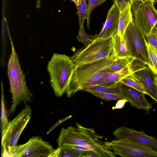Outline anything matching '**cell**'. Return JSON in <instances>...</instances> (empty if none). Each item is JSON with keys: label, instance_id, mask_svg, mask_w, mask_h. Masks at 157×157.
Listing matches in <instances>:
<instances>
[{"label": "cell", "instance_id": "obj_1", "mask_svg": "<svg viewBox=\"0 0 157 157\" xmlns=\"http://www.w3.org/2000/svg\"><path fill=\"white\" fill-rule=\"evenodd\" d=\"M75 127L63 128L56 141L58 147L79 145L94 152L98 157H115L109 142L102 140L103 136L96 133L94 128L84 127L76 122Z\"/></svg>", "mask_w": 157, "mask_h": 157}, {"label": "cell", "instance_id": "obj_2", "mask_svg": "<svg viewBox=\"0 0 157 157\" xmlns=\"http://www.w3.org/2000/svg\"><path fill=\"white\" fill-rule=\"evenodd\" d=\"M115 58L112 54L108 58L79 66L75 68L66 91L67 97L85 87L96 85L105 75L110 73L108 67Z\"/></svg>", "mask_w": 157, "mask_h": 157}, {"label": "cell", "instance_id": "obj_3", "mask_svg": "<svg viewBox=\"0 0 157 157\" xmlns=\"http://www.w3.org/2000/svg\"><path fill=\"white\" fill-rule=\"evenodd\" d=\"M10 38L12 50L8 64L7 74L13 101L9 115L14 113L21 101L25 103L29 101L32 95L27 87L18 56L10 36Z\"/></svg>", "mask_w": 157, "mask_h": 157}, {"label": "cell", "instance_id": "obj_4", "mask_svg": "<svg viewBox=\"0 0 157 157\" xmlns=\"http://www.w3.org/2000/svg\"><path fill=\"white\" fill-rule=\"evenodd\" d=\"M47 69L50 82L55 95L60 97L66 92L74 70L70 57L54 53L48 62Z\"/></svg>", "mask_w": 157, "mask_h": 157}, {"label": "cell", "instance_id": "obj_5", "mask_svg": "<svg viewBox=\"0 0 157 157\" xmlns=\"http://www.w3.org/2000/svg\"><path fill=\"white\" fill-rule=\"evenodd\" d=\"M58 149H54L39 136L32 137L26 143L9 147L2 156L10 157H58Z\"/></svg>", "mask_w": 157, "mask_h": 157}, {"label": "cell", "instance_id": "obj_6", "mask_svg": "<svg viewBox=\"0 0 157 157\" xmlns=\"http://www.w3.org/2000/svg\"><path fill=\"white\" fill-rule=\"evenodd\" d=\"M113 38L95 39L86 47L78 50L71 57L74 69L84 64L109 57L113 52Z\"/></svg>", "mask_w": 157, "mask_h": 157}, {"label": "cell", "instance_id": "obj_7", "mask_svg": "<svg viewBox=\"0 0 157 157\" xmlns=\"http://www.w3.org/2000/svg\"><path fill=\"white\" fill-rule=\"evenodd\" d=\"M134 2L131 6L133 22L140 32L146 38L157 22V10L154 3L150 1L140 3Z\"/></svg>", "mask_w": 157, "mask_h": 157}, {"label": "cell", "instance_id": "obj_8", "mask_svg": "<svg viewBox=\"0 0 157 157\" xmlns=\"http://www.w3.org/2000/svg\"><path fill=\"white\" fill-rule=\"evenodd\" d=\"M32 109L26 105L15 118L10 121L6 128L2 131L1 139L2 153L10 147L17 145L18 139L29 121Z\"/></svg>", "mask_w": 157, "mask_h": 157}, {"label": "cell", "instance_id": "obj_9", "mask_svg": "<svg viewBox=\"0 0 157 157\" xmlns=\"http://www.w3.org/2000/svg\"><path fill=\"white\" fill-rule=\"evenodd\" d=\"M129 56L144 65H148L145 37L132 21L123 36Z\"/></svg>", "mask_w": 157, "mask_h": 157}, {"label": "cell", "instance_id": "obj_10", "mask_svg": "<svg viewBox=\"0 0 157 157\" xmlns=\"http://www.w3.org/2000/svg\"><path fill=\"white\" fill-rule=\"evenodd\" d=\"M109 144L116 155L122 157H157V151L134 141L116 139L109 142Z\"/></svg>", "mask_w": 157, "mask_h": 157}, {"label": "cell", "instance_id": "obj_11", "mask_svg": "<svg viewBox=\"0 0 157 157\" xmlns=\"http://www.w3.org/2000/svg\"><path fill=\"white\" fill-rule=\"evenodd\" d=\"M130 75L157 103V75L148 66L136 69Z\"/></svg>", "mask_w": 157, "mask_h": 157}, {"label": "cell", "instance_id": "obj_12", "mask_svg": "<svg viewBox=\"0 0 157 157\" xmlns=\"http://www.w3.org/2000/svg\"><path fill=\"white\" fill-rule=\"evenodd\" d=\"M113 133L116 139L134 141L157 151V138L147 135L143 130L138 131L123 126L117 128Z\"/></svg>", "mask_w": 157, "mask_h": 157}, {"label": "cell", "instance_id": "obj_13", "mask_svg": "<svg viewBox=\"0 0 157 157\" xmlns=\"http://www.w3.org/2000/svg\"><path fill=\"white\" fill-rule=\"evenodd\" d=\"M120 11L113 4L108 12L106 19L104 23L97 39L113 37L117 34Z\"/></svg>", "mask_w": 157, "mask_h": 157}, {"label": "cell", "instance_id": "obj_14", "mask_svg": "<svg viewBox=\"0 0 157 157\" xmlns=\"http://www.w3.org/2000/svg\"><path fill=\"white\" fill-rule=\"evenodd\" d=\"M118 84L131 106L147 111L152 108V104L146 99L144 93L121 82Z\"/></svg>", "mask_w": 157, "mask_h": 157}, {"label": "cell", "instance_id": "obj_15", "mask_svg": "<svg viewBox=\"0 0 157 157\" xmlns=\"http://www.w3.org/2000/svg\"><path fill=\"white\" fill-rule=\"evenodd\" d=\"M134 61L121 70L105 75L98 80L96 85L109 86H117L122 79L132 73L131 66Z\"/></svg>", "mask_w": 157, "mask_h": 157}, {"label": "cell", "instance_id": "obj_16", "mask_svg": "<svg viewBox=\"0 0 157 157\" xmlns=\"http://www.w3.org/2000/svg\"><path fill=\"white\" fill-rule=\"evenodd\" d=\"M113 49L115 58L126 57L129 56L125 40L123 37L117 34L113 37Z\"/></svg>", "mask_w": 157, "mask_h": 157}, {"label": "cell", "instance_id": "obj_17", "mask_svg": "<svg viewBox=\"0 0 157 157\" xmlns=\"http://www.w3.org/2000/svg\"><path fill=\"white\" fill-rule=\"evenodd\" d=\"M131 6L130 5L120 12L117 34L122 37L129 24L133 21Z\"/></svg>", "mask_w": 157, "mask_h": 157}, {"label": "cell", "instance_id": "obj_18", "mask_svg": "<svg viewBox=\"0 0 157 157\" xmlns=\"http://www.w3.org/2000/svg\"><path fill=\"white\" fill-rule=\"evenodd\" d=\"M82 90L87 92L93 91L123 94L121 88L118 83L116 86H111L96 85L85 87Z\"/></svg>", "mask_w": 157, "mask_h": 157}, {"label": "cell", "instance_id": "obj_19", "mask_svg": "<svg viewBox=\"0 0 157 157\" xmlns=\"http://www.w3.org/2000/svg\"><path fill=\"white\" fill-rule=\"evenodd\" d=\"M145 42L147 49L148 66L157 75V52L146 40Z\"/></svg>", "mask_w": 157, "mask_h": 157}, {"label": "cell", "instance_id": "obj_20", "mask_svg": "<svg viewBox=\"0 0 157 157\" xmlns=\"http://www.w3.org/2000/svg\"><path fill=\"white\" fill-rule=\"evenodd\" d=\"M77 9L79 27L83 26L84 21L86 18L88 5L86 0H72Z\"/></svg>", "mask_w": 157, "mask_h": 157}, {"label": "cell", "instance_id": "obj_21", "mask_svg": "<svg viewBox=\"0 0 157 157\" xmlns=\"http://www.w3.org/2000/svg\"><path fill=\"white\" fill-rule=\"evenodd\" d=\"M135 60V59L130 56L115 58L113 63L108 69L110 73L121 70Z\"/></svg>", "mask_w": 157, "mask_h": 157}, {"label": "cell", "instance_id": "obj_22", "mask_svg": "<svg viewBox=\"0 0 157 157\" xmlns=\"http://www.w3.org/2000/svg\"><path fill=\"white\" fill-rule=\"evenodd\" d=\"M79 32L77 37L79 42L83 43L86 47L90 44L98 36V34L90 35L86 32L83 26L79 27Z\"/></svg>", "mask_w": 157, "mask_h": 157}, {"label": "cell", "instance_id": "obj_23", "mask_svg": "<svg viewBox=\"0 0 157 157\" xmlns=\"http://www.w3.org/2000/svg\"><path fill=\"white\" fill-rule=\"evenodd\" d=\"M88 92L91 93L97 98L106 101L116 100L120 99H127L124 94L93 91H89Z\"/></svg>", "mask_w": 157, "mask_h": 157}, {"label": "cell", "instance_id": "obj_24", "mask_svg": "<svg viewBox=\"0 0 157 157\" xmlns=\"http://www.w3.org/2000/svg\"><path fill=\"white\" fill-rule=\"evenodd\" d=\"M58 157H82L81 154L69 146L58 147Z\"/></svg>", "mask_w": 157, "mask_h": 157}, {"label": "cell", "instance_id": "obj_25", "mask_svg": "<svg viewBox=\"0 0 157 157\" xmlns=\"http://www.w3.org/2000/svg\"><path fill=\"white\" fill-rule=\"evenodd\" d=\"M1 118L2 130L5 129L7 127L9 121L6 115L5 109V101L4 95L3 87L2 83L1 84Z\"/></svg>", "mask_w": 157, "mask_h": 157}, {"label": "cell", "instance_id": "obj_26", "mask_svg": "<svg viewBox=\"0 0 157 157\" xmlns=\"http://www.w3.org/2000/svg\"><path fill=\"white\" fill-rule=\"evenodd\" d=\"M106 0H88V3L86 16L87 28L90 30V23L91 13L94 9L105 2Z\"/></svg>", "mask_w": 157, "mask_h": 157}, {"label": "cell", "instance_id": "obj_27", "mask_svg": "<svg viewBox=\"0 0 157 157\" xmlns=\"http://www.w3.org/2000/svg\"><path fill=\"white\" fill-rule=\"evenodd\" d=\"M120 82L138 90L147 95V93L141 85L130 75L124 78Z\"/></svg>", "mask_w": 157, "mask_h": 157}, {"label": "cell", "instance_id": "obj_28", "mask_svg": "<svg viewBox=\"0 0 157 157\" xmlns=\"http://www.w3.org/2000/svg\"><path fill=\"white\" fill-rule=\"evenodd\" d=\"M135 0H113V4L116 5L120 12L128 6L132 5Z\"/></svg>", "mask_w": 157, "mask_h": 157}, {"label": "cell", "instance_id": "obj_29", "mask_svg": "<svg viewBox=\"0 0 157 157\" xmlns=\"http://www.w3.org/2000/svg\"><path fill=\"white\" fill-rule=\"evenodd\" d=\"M146 38L147 42L154 47L157 52V38L154 32L151 31Z\"/></svg>", "mask_w": 157, "mask_h": 157}, {"label": "cell", "instance_id": "obj_30", "mask_svg": "<svg viewBox=\"0 0 157 157\" xmlns=\"http://www.w3.org/2000/svg\"><path fill=\"white\" fill-rule=\"evenodd\" d=\"M128 102L126 99H120L117 101L115 106L112 107L113 109H121L124 106L125 103Z\"/></svg>", "mask_w": 157, "mask_h": 157}, {"label": "cell", "instance_id": "obj_31", "mask_svg": "<svg viewBox=\"0 0 157 157\" xmlns=\"http://www.w3.org/2000/svg\"><path fill=\"white\" fill-rule=\"evenodd\" d=\"M82 157H98L96 154L90 150L86 151L81 154Z\"/></svg>", "mask_w": 157, "mask_h": 157}, {"label": "cell", "instance_id": "obj_32", "mask_svg": "<svg viewBox=\"0 0 157 157\" xmlns=\"http://www.w3.org/2000/svg\"><path fill=\"white\" fill-rule=\"evenodd\" d=\"M69 146L81 154L85 151L90 150L86 148L78 145H70Z\"/></svg>", "mask_w": 157, "mask_h": 157}, {"label": "cell", "instance_id": "obj_33", "mask_svg": "<svg viewBox=\"0 0 157 157\" xmlns=\"http://www.w3.org/2000/svg\"><path fill=\"white\" fill-rule=\"evenodd\" d=\"M155 35L157 38V22L152 30Z\"/></svg>", "mask_w": 157, "mask_h": 157}, {"label": "cell", "instance_id": "obj_34", "mask_svg": "<svg viewBox=\"0 0 157 157\" xmlns=\"http://www.w3.org/2000/svg\"><path fill=\"white\" fill-rule=\"evenodd\" d=\"M149 1L148 0H135L134 2H141L142 3H144Z\"/></svg>", "mask_w": 157, "mask_h": 157}, {"label": "cell", "instance_id": "obj_35", "mask_svg": "<svg viewBox=\"0 0 157 157\" xmlns=\"http://www.w3.org/2000/svg\"><path fill=\"white\" fill-rule=\"evenodd\" d=\"M148 0L151 1L153 3H155V2L157 3V0Z\"/></svg>", "mask_w": 157, "mask_h": 157}, {"label": "cell", "instance_id": "obj_36", "mask_svg": "<svg viewBox=\"0 0 157 157\" xmlns=\"http://www.w3.org/2000/svg\"><path fill=\"white\" fill-rule=\"evenodd\" d=\"M64 0V1H66L67 0Z\"/></svg>", "mask_w": 157, "mask_h": 157}, {"label": "cell", "instance_id": "obj_37", "mask_svg": "<svg viewBox=\"0 0 157 157\" xmlns=\"http://www.w3.org/2000/svg\"><path fill=\"white\" fill-rule=\"evenodd\" d=\"M86 0V1H88V0Z\"/></svg>", "mask_w": 157, "mask_h": 157}]
</instances>
